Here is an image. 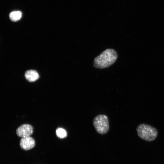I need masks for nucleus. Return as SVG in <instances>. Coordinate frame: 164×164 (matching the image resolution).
I'll list each match as a JSON object with an SVG mask.
<instances>
[{
  "instance_id": "obj_1",
  "label": "nucleus",
  "mask_w": 164,
  "mask_h": 164,
  "mask_svg": "<svg viewBox=\"0 0 164 164\" xmlns=\"http://www.w3.org/2000/svg\"><path fill=\"white\" fill-rule=\"evenodd\" d=\"M117 58V54L114 50L107 49L95 58L94 66L100 69L108 67L115 62Z\"/></svg>"
},
{
  "instance_id": "obj_7",
  "label": "nucleus",
  "mask_w": 164,
  "mask_h": 164,
  "mask_svg": "<svg viewBox=\"0 0 164 164\" xmlns=\"http://www.w3.org/2000/svg\"><path fill=\"white\" fill-rule=\"evenodd\" d=\"M9 16V18L12 21L16 22L20 19L22 16V13L20 11H14L10 13Z\"/></svg>"
},
{
  "instance_id": "obj_5",
  "label": "nucleus",
  "mask_w": 164,
  "mask_h": 164,
  "mask_svg": "<svg viewBox=\"0 0 164 164\" xmlns=\"http://www.w3.org/2000/svg\"><path fill=\"white\" fill-rule=\"evenodd\" d=\"M34 139L30 136L22 138L20 142V145L22 149L27 150L32 148L35 145Z\"/></svg>"
},
{
  "instance_id": "obj_4",
  "label": "nucleus",
  "mask_w": 164,
  "mask_h": 164,
  "mask_svg": "<svg viewBox=\"0 0 164 164\" xmlns=\"http://www.w3.org/2000/svg\"><path fill=\"white\" fill-rule=\"evenodd\" d=\"M33 131L32 125L25 124L22 125L17 129L16 133L19 137L22 138L30 136L32 134Z\"/></svg>"
},
{
  "instance_id": "obj_2",
  "label": "nucleus",
  "mask_w": 164,
  "mask_h": 164,
  "mask_svg": "<svg viewBox=\"0 0 164 164\" xmlns=\"http://www.w3.org/2000/svg\"><path fill=\"white\" fill-rule=\"evenodd\" d=\"M136 130L138 136L147 141L154 140L158 135V132L155 128L144 124L139 125L137 127Z\"/></svg>"
},
{
  "instance_id": "obj_3",
  "label": "nucleus",
  "mask_w": 164,
  "mask_h": 164,
  "mask_svg": "<svg viewBox=\"0 0 164 164\" xmlns=\"http://www.w3.org/2000/svg\"><path fill=\"white\" fill-rule=\"evenodd\" d=\"M93 125L96 132L99 134L104 135L109 130V123L107 117L104 114H99L94 118Z\"/></svg>"
},
{
  "instance_id": "obj_6",
  "label": "nucleus",
  "mask_w": 164,
  "mask_h": 164,
  "mask_svg": "<svg viewBox=\"0 0 164 164\" xmlns=\"http://www.w3.org/2000/svg\"><path fill=\"white\" fill-rule=\"evenodd\" d=\"M26 79L30 82H33L38 80L39 76L38 72L34 70H30L26 71L25 74Z\"/></svg>"
},
{
  "instance_id": "obj_8",
  "label": "nucleus",
  "mask_w": 164,
  "mask_h": 164,
  "mask_svg": "<svg viewBox=\"0 0 164 164\" xmlns=\"http://www.w3.org/2000/svg\"><path fill=\"white\" fill-rule=\"evenodd\" d=\"M57 136L60 138H63L66 137L67 133L65 129L61 128H59L56 130Z\"/></svg>"
}]
</instances>
